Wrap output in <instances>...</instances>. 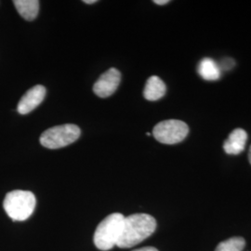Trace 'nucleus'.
I'll return each instance as SVG.
<instances>
[{
  "instance_id": "nucleus-1",
  "label": "nucleus",
  "mask_w": 251,
  "mask_h": 251,
  "mask_svg": "<svg viewBox=\"0 0 251 251\" xmlns=\"http://www.w3.org/2000/svg\"><path fill=\"white\" fill-rule=\"evenodd\" d=\"M156 229V221L151 215L137 213L125 217L122 233L117 243L121 249L132 248L148 238Z\"/></svg>"
},
{
  "instance_id": "nucleus-2",
  "label": "nucleus",
  "mask_w": 251,
  "mask_h": 251,
  "mask_svg": "<svg viewBox=\"0 0 251 251\" xmlns=\"http://www.w3.org/2000/svg\"><path fill=\"white\" fill-rule=\"evenodd\" d=\"M125 217L121 213H112L103 219L94 233V244L100 251H106L117 246L122 233Z\"/></svg>"
},
{
  "instance_id": "nucleus-3",
  "label": "nucleus",
  "mask_w": 251,
  "mask_h": 251,
  "mask_svg": "<svg viewBox=\"0 0 251 251\" xmlns=\"http://www.w3.org/2000/svg\"><path fill=\"white\" fill-rule=\"evenodd\" d=\"M36 204V197L33 193L15 190L7 194L3 206L11 220L23 222L33 214Z\"/></svg>"
},
{
  "instance_id": "nucleus-4",
  "label": "nucleus",
  "mask_w": 251,
  "mask_h": 251,
  "mask_svg": "<svg viewBox=\"0 0 251 251\" xmlns=\"http://www.w3.org/2000/svg\"><path fill=\"white\" fill-rule=\"evenodd\" d=\"M80 137V128L74 124L56 126L40 136V144L49 149H59L75 143Z\"/></svg>"
},
{
  "instance_id": "nucleus-5",
  "label": "nucleus",
  "mask_w": 251,
  "mask_h": 251,
  "mask_svg": "<svg viewBox=\"0 0 251 251\" xmlns=\"http://www.w3.org/2000/svg\"><path fill=\"white\" fill-rule=\"evenodd\" d=\"M189 133L188 126L180 120H165L152 129L156 141L164 144H176L182 142Z\"/></svg>"
},
{
  "instance_id": "nucleus-6",
  "label": "nucleus",
  "mask_w": 251,
  "mask_h": 251,
  "mask_svg": "<svg viewBox=\"0 0 251 251\" xmlns=\"http://www.w3.org/2000/svg\"><path fill=\"white\" fill-rule=\"evenodd\" d=\"M121 80V74L116 68L103 73L93 86L94 93L100 98H107L117 90Z\"/></svg>"
},
{
  "instance_id": "nucleus-7",
  "label": "nucleus",
  "mask_w": 251,
  "mask_h": 251,
  "mask_svg": "<svg viewBox=\"0 0 251 251\" xmlns=\"http://www.w3.org/2000/svg\"><path fill=\"white\" fill-rule=\"evenodd\" d=\"M45 87L36 85L27 91L19 101L17 110L21 115H27L35 110L45 98Z\"/></svg>"
},
{
  "instance_id": "nucleus-8",
  "label": "nucleus",
  "mask_w": 251,
  "mask_h": 251,
  "mask_svg": "<svg viewBox=\"0 0 251 251\" xmlns=\"http://www.w3.org/2000/svg\"><path fill=\"white\" fill-rule=\"evenodd\" d=\"M248 134L242 128H235L224 144V149L228 154H239L245 150Z\"/></svg>"
},
{
  "instance_id": "nucleus-9",
  "label": "nucleus",
  "mask_w": 251,
  "mask_h": 251,
  "mask_svg": "<svg viewBox=\"0 0 251 251\" xmlns=\"http://www.w3.org/2000/svg\"><path fill=\"white\" fill-rule=\"evenodd\" d=\"M167 91V87L165 83L158 76L152 75L148 78L145 84L144 90V96L147 100H157L164 97Z\"/></svg>"
},
{
  "instance_id": "nucleus-10",
  "label": "nucleus",
  "mask_w": 251,
  "mask_h": 251,
  "mask_svg": "<svg viewBox=\"0 0 251 251\" xmlns=\"http://www.w3.org/2000/svg\"><path fill=\"white\" fill-rule=\"evenodd\" d=\"M198 75L205 80H218L222 75L219 63L211 58H204L198 63Z\"/></svg>"
},
{
  "instance_id": "nucleus-11",
  "label": "nucleus",
  "mask_w": 251,
  "mask_h": 251,
  "mask_svg": "<svg viewBox=\"0 0 251 251\" xmlns=\"http://www.w3.org/2000/svg\"><path fill=\"white\" fill-rule=\"evenodd\" d=\"M13 4L19 14L26 21H33L36 18L39 11L38 0H14Z\"/></svg>"
},
{
  "instance_id": "nucleus-12",
  "label": "nucleus",
  "mask_w": 251,
  "mask_h": 251,
  "mask_svg": "<svg viewBox=\"0 0 251 251\" xmlns=\"http://www.w3.org/2000/svg\"><path fill=\"white\" fill-rule=\"evenodd\" d=\"M246 241L243 237H232L220 243L215 251H243Z\"/></svg>"
},
{
  "instance_id": "nucleus-13",
  "label": "nucleus",
  "mask_w": 251,
  "mask_h": 251,
  "mask_svg": "<svg viewBox=\"0 0 251 251\" xmlns=\"http://www.w3.org/2000/svg\"><path fill=\"white\" fill-rule=\"evenodd\" d=\"M219 66L222 71L223 70H225V71L230 70L234 66V61L231 58H225L222 61V63H219Z\"/></svg>"
},
{
  "instance_id": "nucleus-14",
  "label": "nucleus",
  "mask_w": 251,
  "mask_h": 251,
  "mask_svg": "<svg viewBox=\"0 0 251 251\" xmlns=\"http://www.w3.org/2000/svg\"><path fill=\"white\" fill-rule=\"evenodd\" d=\"M132 251H158L155 248H152V247H146V248H142V249H139V250H135Z\"/></svg>"
},
{
  "instance_id": "nucleus-15",
  "label": "nucleus",
  "mask_w": 251,
  "mask_h": 251,
  "mask_svg": "<svg viewBox=\"0 0 251 251\" xmlns=\"http://www.w3.org/2000/svg\"><path fill=\"white\" fill-rule=\"evenodd\" d=\"M153 3L156 5H166V4L170 3V0H154Z\"/></svg>"
},
{
  "instance_id": "nucleus-16",
  "label": "nucleus",
  "mask_w": 251,
  "mask_h": 251,
  "mask_svg": "<svg viewBox=\"0 0 251 251\" xmlns=\"http://www.w3.org/2000/svg\"><path fill=\"white\" fill-rule=\"evenodd\" d=\"M83 2H84V3H86V4L91 5V4H94V3H96V2H97V0H84Z\"/></svg>"
},
{
  "instance_id": "nucleus-17",
  "label": "nucleus",
  "mask_w": 251,
  "mask_h": 251,
  "mask_svg": "<svg viewBox=\"0 0 251 251\" xmlns=\"http://www.w3.org/2000/svg\"><path fill=\"white\" fill-rule=\"evenodd\" d=\"M249 160H250V163H251V148H250V152H249Z\"/></svg>"
}]
</instances>
